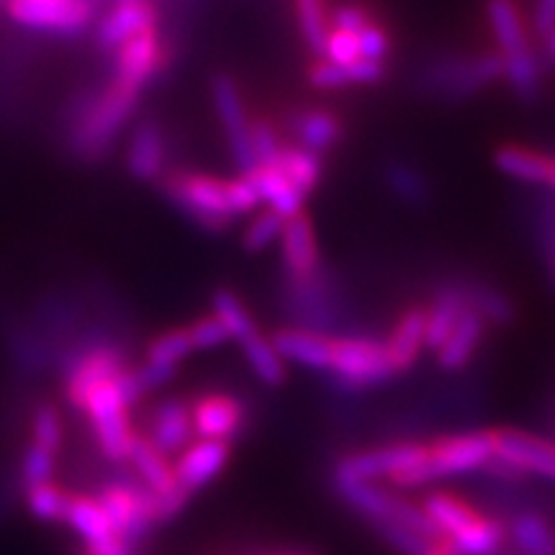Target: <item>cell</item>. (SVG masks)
I'll use <instances>...</instances> for the list:
<instances>
[{
    "label": "cell",
    "mask_w": 555,
    "mask_h": 555,
    "mask_svg": "<svg viewBox=\"0 0 555 555\" xmlns=\"http://www.w3.org/2000/svg\"><path fill=\"white\" fill-rule=\"evenodd\" d=\"M486 16H489L491 34H494L499 47V60H502L506 80L522 95H532L538 88V60L532 54L530 37L522 13H519L515 0H489L486 3Z\"/></svg>",
    "instance_id": "2"
},
{
    "label": "cell",
    "mask_w": 555,
    "mask_h": 555,
    "mask_svg": "<svg viewBox=\"0 0 555 555\" xmlns=\"http://www.w3.org/2000/svg\"><path fill=\"white\" fill-rule=\"evenodd\" d=\"M242 347V356H245L247 365L253 367V373L258 376L260 384L266 386H283L288 378L286 371V360L278 356V350L270 343V337L262 335L260 330H255L253 335H247L242 343H237Z\"/></svg>",
    "instance_id": "26"
},
{
    "label": "cell",
    "mask_w": 555,
    "mask_h": 555,
    "mask_svg": "<svg viewBox=\"0 0 555 555\" xmlns=\"http://www.w3.org/2000/svg\"><path fill=\"white\" fill-rule=\"evenodd\" d=\"M427 337V309H409L404 317L399 319L393 327L391 337H388V356H391L397 373H406L416 360H420L422 350H425Z\"/></svg>",
    "instance_id": "22"
},
{
    "label": "cell",
    "mask_w": 555,
    "mask_h": 555,
    "mask_svg": "<svg viewBox=\"0 0 555 555\" xmlns=\"http://www.w3.org/2000/svg\"><path fill=\"white\" fill-rule=\"evenodd\" d=\"M9 16L21 26L50 34H80L93 24V0H9Z\"/></svg>",
    "instance_id": "5"
},
{
    "label": "cell",
    "mask_w": 555,
    "mask_h": 555,
    "mask_svg": "<svg viewBox=\"0 0 555 555\" xmlns=\"http://www.w3.org/2000/svg\"><path fill=\"white\" fill-rule=\"evenodd\" d=\"M427 555H457V551L448 538H440L437 543H433V547H429Z\"/></svg>",
    "instance_id": "49"
},
{
    "label": "cell",
    "mask_w": 555,
    "mask_h": 555,
    "mask_svg": "<svg viewBox=\"0 0 555 555\" xmlns=\"http://www.w3.org/2000/svg\"><path fill=\"white\" fill-rule=\"evenodd\" d=\"M470 298V307L478 309L486 322H496L504 324L512 319V304L506 301L502 294L496 291H476V294H468Z\"/></svg>",
    "instance_id": "42"
},
{
    "label": "cell",
    "mask_w": 555,
    "mask_h": 555,
    "mask_svg": "<svg viewBox=\"0 0 555 555\" xmlns=\"http://www.w3.org/2000/svg\"><path fill=\"white\" fill-rule=\"evenodd\" d=\"M281 255L294 283H309L319 268V245L307 214L288 219L281 234Z\"/></svg>",
    "instance_id": "14"
},
{
    "label": "cell",
    "mask_w": 555,
    "mask_h": 555,
    "mask_svg": "<svg viewBox=\"0 0 555 555\" xmlns=\"http://www.w3.org/2000/svg\"><path fill=\"white\" fill-rule=\"evenodd\" d=\"M193 435L201 440H221L229 442L245 429V404L229 393H206L198 397L191 406Z\"/></svg>",
    "instance_id": "10"
},
{
    "label": "cell",
    "mask_w": 555,
    "mask_h": 555,
    "mask_svg": "<svg viewBox=\"0 0 555 555\" xmlns=\"http://www.w3.org/2000/svg\"><path fill=\"white\" fill-rule=\"evenodd\" d=\"M142 90L124 80H111L103 93L82 108L73 129V147L80 157H99L106 152L114 139L121 134L124 124L134 114Z\"/></svg>",
    "instance_id": "1"
},
{
    "label": "cell",
    "mask_w": 555,
    "mask_h": 555,
    "mask_svg": "<svg viewBox=\"0 0 555 555\" xmlns=\"http://www.w3.org/2000/svg\"><path fill=\"white\" fill-rule=\"evenodd\" d=\"M65 522L73 527L78 535L86 540V543H99V540L114 535L111 530L106 515L95 502V496H82V494H73L67 506V517Z\"/></svg>",
    "instance_id": "30"
},
{
    "label": "cell",
    "mask_w": 555,
    "mask_h": 555,
    "mask_svg": "<svg viewBox=\"0 0 555 555\" xmlns=\"http://www.w3.org/2000/svg\"><path fill=\"white\" fill-rule=\"evenodd\" d=\"M330 373L345 388H373L397 376L388 347L371 337H339L332 339Z\"/></svg>",
    "instance_id": "4"
},
{
    "label": "cell",
    "mask_w": 555,
    "mask_h": 555,
    "mask_svg": "<svg viewBox=\"0 0 555 555\" xmlns=\"http://www.w3.org/2000/svg\"><path fill=\"white\" fill-rule=\"evenodd\" d=\"M191 435H193L191 406L185 404L183 399H168L155 409L147 440L165 457L172 453H183V450L189 448Z\"/></svg>",
    "instance_id": "15"
},
{
    "label": "cell",
    "mask_w": 555,
    "mask_h": 555,
    "mask_svg": "<svg viewBox=\"0 0 555 555\" xmlns=\"http://www.w3.org/2000/svg\"><path fill=\"white\" fill-rule=\"evenodd\" d=\"M163 191L172 206H178L185 217L208 232H219L234 221L227 198V180L206 172L176 170L163 178Z\"/></svg>",
    "instance_id": "3"
},
{
    "label": "cell",
    "mask_w": 555,
    "mask_h": 555,
    "mask_svg": "<svg viewBox=\"0 0 555 555\" xmlns=\"http://www.w3.org/2000/svg\"><path fill=\"white\" fill-rule=\"evenodd\" d=\"M227 198H229V208H232L234 219L247 217V214H253L255 208L262 206L258 191H255V185L249 183L247 176L227 180Z\"/></svg>",
    "instance_id": "41"
},
{
    "label": "cell",
    "mask_w": 555,
    "mask_h": 555,
    "mask_svg": "<svg viewBox=\"0 0 555 555\" xmlns=\"http://www.w3.org/2000/svg\"><path fill=\"white\" fill-rule=\"evenodd\" d=\"M52 476H54V453L31 442L29 450L24 453V461H21V481H24L26 491L37 489L41 483H50Z\"/></svg>",
    "instance_id": "37"
},
{
    "label": "cell",
    "mask_w": 555,
    "mask_h": 555,
    "mask_svg": "<svg viewBox=\"0 0 555 555\" xmlns=\"http://www.w3.org/2000/svg\"><path fill=\"white\" fill-rule=\"evenodd\" d=\"M294 131L298 147L322 155L324 150L335 147L337 139L343 137V124L330 111H304L294 119Z\"/></svg>",
    "instance_id": "27"
},
{
    "label": "cell",
    "mask_w": 555,
    "mask_h": 555,
    "mask_svg": "<svg viewBox=\"0 0 555 555\" xmlns=\"http://www.w3.org/2000/svg\"><path fill=\"white\" fill-rule=\"evenodd\" d=\"M270 555H319V553H314V551H278Z\"/></svg>",
    "instance_id": "50"
},
{
    "label": "cell",
    "mask_w": 555,
    "mask_h": 555,
    "mask_svg": "<svg viewBox=\"0 0 555 555\" xmlns=\"http://www.w3.org/2000/svg\"><path fill=\"white\" fill-rule=\"evenodd\" d=\"M159 29L157 9L150 0H116L114 9L95 24V41L103 50H119L139 34Z\"/></svg>",
    "instance_id": "11"
},
{
    "label": "cell",
    "mask_w": 555,
    "mask_h": 555,
    "mask_svg": "<svg viewBox=\"0 0 555 555\" xmlns=\"http://www.w3.org/2000/svg\"><path fill=\"white\" fill-rule=\"evenodd\" d=\"M547 185L555 189V159H553V170H551V180H547Z\"/></svg>",
    "instance_id": "52"
},
{
    "label": "cell",
    "mask_w": 555,
    "mask_h": 555,
    "mask_svg": "<svg viewBox=\"0 0 555 555\" xmlns=\"http://www.w3.org/2000/svg\"><path fill=\"white\" fill-rule=\"evenodd\" d=\"M470 298L468 291L461 288H450L446 294H440L435 298L433 307L427 309V337H425V347L429 350H440L446 345V339L450 337V332L455 330L457 319L463 317V311L468 309Z\"/></svg>",
    "instance_id": "25"
},
{
    "label": "cell",
    "mask_w": 555,
    "mask_h": 555,
    "mask_svg": "<svg viewBox=\"0 0 555 555\" xmlns=\"http://www.w3.org/2000/svg\"><path fill=\"white\" fill-rule=\"evenodd\" d=\"M165 157L168 144L155 121H142L129 139L127 168L137 180H157L165 176Z\"/></svg>",
    "instance_id": "17"
},
{
    "label": "cell",
    "mask_w": 555,
    "mask_h": 555,
    "mask_svg": "<svg viewBox=\"0 0 555 555\" xmlns=\"http://www.w3.org/2000/svg\"><path fill=\"white\" fill-rule=\"evenodd\" d=\"M270 343L278 356L309 371H327L332 365V339L311 330H278Z\"/></svg>",
    "instance_id": "16"
},
{
    "label": "cell",
    "mask_w": 555,
    "mask_h": 555,
    "mask_svg": "<svg viewBox=\"0 0 555 555\" xmlns=\"http://www.w3.org/2000/svg\"><path fill=\"white\" fill-rule=\"evenodd\" d=\"M31 433H34V446L50 450V453L57 455L62 448V416L57 409L52 404L39 406L37 414H34Z\"/></svg>",
    "instance_id": "38"
},
{
    "label": "cell",
    "mask_w": 555,
    "mask_h": 555,
    "mask_svg": "<svg viewBox=\"0 0 555 555\" xmlns=\"http://www.w3.org/2000/svg\"><path fill=\"white\" fill-rule=\"evenodd\" d=\"M129 463L134 466L139 481L147 486L152 494L165 496L180 486L176 481V470H172L168 457L159 453L147 437H142L139 433L134 437V446H131Z\"/></svg>",
    "instance_id": "23"
},
{
    "label": "cell",
    "mask_w": 555,
    "mask_h": 555,
    "mask_svg": "<svg viewBox=\"0 0 555 555\" xmlns=\"http://www.w3.org/2000/svg\"><path fill=\"white\" fill-rule=\"evenodd\" d=\"M242 176H247L249 183L258 191L262 204H268L270 211H275L278 217L288 221L298 217V214H304V198L307 196L275 165H258V168L242 172Z\"/></svg>",
    "instance_id": "18"
},
{
    "label": "cell",
    "mask_w": 555,
    "mask_h": 555,
    "mask_svg": "<svg viewBox=\"0 0 555 555\" xmlns=\"http://www.w3.org/2000/svg\"><path fill=\"white\" fill-rule=\"evenodd\" d=\"M283 227H286V219L278 217L275 211H270L268 208V211L258 214V217L249 221L242 242H245V247L249 249V253H262V249L273 245V242H281Z\"/></svg>",
    "instance_id": "36"
},
{
    "label": "cell",
    "mask_w": 555,
    "mask_h": 555,
    "mask_svg": "<svg viewBox=\"0 0 555 555\" xmlns=\"http://www.w3.org/2000/svg\"><path fill=\"white\" fill-rule=\"evenodd\" d=\"M388 180H391L393 191L401 193V196L409 198V201H416L425 196V183H422L420 178L414 176L412 170L406 168H391V172H388Z\"/></svg>",
    "instance_id": "46"
},
{
    "label": "cell",
    "mask_w": 555,
    "mask_h": 555,
    "mask_svg": "<svg viewBox=\"0 0 555 555\" xmlns=\"http://www.w3.org/2000/svg\"><path fill=\"white\" fill-rule=\"evenodd\" d=\"M535 29L543 34V37H551L555 31V0H538Z\"/></svg>",
    "instance_id": "48"
},
{
    "label": "cell",
    "mask_w": 555,
    "mask_h": 555,
    "mask_svg": "<svg viewBox=\"0 0 555 555\" xmlns=\"http://www.w3.org/2000/svg\"><path fill=\"white\" fill-rule=\"evenodd\" d=\"M189 335H191L193 350H217V347L227 345L229 339H232L217 314L198 317L196 322L189 324Z\"/></svg>",
    "instance_id": "40"
},
{
    "label": "cell",
    "mask_w": 555,
    "mask_h": 555,
    "mask_svg": "<svg viewBox=\"0 0 555 555\" xmlns=\"http://www.w3.org/2000/svg\"><path fill=\"white\" fill-rule=\"evenodd\" d=\"M124 367H127V360H124L121 352L114 350V347H95V350H88L86 356L75 360V365L69 367L65 376V397L69 401V406H75L80 412L88 393L99 384H103V380L119 376Z\"/></svg>",
    "instance_id": "12"
},
{
    "label": "cell",
    "mask_w": 555,
    "mask_h": 555,
    "mask_svg": "<svg viewBox=\"0 0 555 555\" xmlns=\"http://www.w3.org/2000/svg\"><path fill=\"white\" fill-rule=\"evenodd\" d=\"M211 101L214 108H217L221 129L227 134L234 163L240 165L242 172L258 168V157H255L253 147V121H249L245 103H242L237 82L229 78V75H217L211 80Z\"/></svg>",
    "instance_id": "6"
},
{
    "label": "cell",
    "mask_w": 555,
    "mask_h": 555,
    "mask_svg": "<svg viewBox=\"0 0 555 555\" xmlns=\"http://www.w3.org/2000/svg\"><path fill=\"white\" fill-rule=\"evenodd\" d=\"M82 555H86V553H82Z\"/></svg>",
    "instance_id": "53"
},
{
    "label": "cell",
    "mask_w": 555,
    "mask_h": 555,
    "mask_svg": "<svg viewBox=\"0 0 555 555\" xmlns=\"http://www.w3.org/2000/svg\"><path fill=\"white\" fill-rule=\"evenodd\" d=\"M494 165L504 176L522 180V183H545L551 180L553 157L543 155V152L519 147V144H506L499 147L494 155Z\"/></svg>",
    "instance_id": "24"
},
{
    "label": "cell",
    "mask_w": 555,
    "mask_h": 555,
    "mask_svg": "<svg viewBox=\"0 0 555 555\" xmlns=\"http://www.w3.org/2000/svg\"><path fill=\"white\" fill-rule=\"evenodd\" d=\"M322 60L337 62V65H350V62L360 60L358 34L343 31V29H332L330 41H327V50H324Z\"/></svg>",
    "instance_id": "43"
},
{
    "label": "cell",
    "mask_w": 555,
    "mask_h": 555,
    "mask_svg": "<svg viewBox=\"0 0 555 555\" xmlns=\"http://www.w3.org/2000/svg\"><path fill=\"white\" fill-rule=\"evenodd\" d=\"M165 62H168V52H165L159 29L144 31L114 52V78L144 90L150 80L163 73Z\"/></svg>",
    "instance_id": "8"
},
{
    "label": "cell",
    "mask_w": 555,
    "mask_h": 555,
    "mask_svg": "<svg viewBox=\"0 0 555 555\" xmlns=\"http://www.w3.org/2000/svg\"><path fill=\"white\" fill-rule=\"evenodd\" d=\"M294 13L298 31H301L307 47L322 60L332 34V13L327 9V0H294Z\"/></svg>",
    "instance_id": "28"
},
{
    "label": "cell",
    "mask_w": 555,
    "mask_h": 555,
    "mask_svg": "<svg viewBox=\"0 0 555 555\" xmlns=\"http://www.w3.org/2000/svg\"><path fill=\"white\" fill-rule=\"evenodd\" d=\"M547 47H551V52L555 54V31L551 34V37H547Z\"/></svg>",
    "instance_id": "51"
},
{
    "label": "cell",
    "mask_w": 555,
    "mask_h": 555,
    "mask_svg": "<svg viewBox=\"0 0 555 555\" xmlns=\"http://www.w3.org/2000/svg\"><path fill=\"white\" fill-rule=\"evenodd\" d=\"M270 165H275L304 196H309L317 189L319 178H322V157L298 147V144H294V147H281L278 157Z\"/></svg>",
    "instance_id": "29"
},
{
    "label": "cell",
    "mask_w": 555,
    "mask_h": 555,
    "mask_svg": "<svg viewBox=\"0 0 555 555\" xmlns=\"http://www.w3.org/2000/svg\"><path fill=\"white\" fill-rule=\"evenodd\" d=\"M506 540V527L499 519L481 517L474 527L450 540L457 555H499Z\"/></svg>",
    "instance_id": "31"
},
{
    "label": "cell",
    "mask_w": 555,
    "mask_h": 555,
    "mask_svg": "<svg viewBox=\"0 0 555 555\" xmlns=\"http://www.w3.org/2000/svg\"><path fill=\"white\" fill-rule=\"evenodd\" d=\"M360 44V57L371 62H386L388 57V37L386 31L376 24H367L363 31L358 34Z\"/></svg>",
    "instance_id": "44"
},
{
    "label": "cell",
    "mask_w": 555,
    "mask_h": 555,
    "mask_svg": "<svg viewBox=\"0 0 555 555\" xmlns=\"http://www.w3.org/2000/svg\"><path fill=\"white\" fill-rule=\"evenodd\" d=\"M211 307H214V314L221 319V324H224L229 337H232L234 343H242V339L253 335L255 330H260L258 324H255V319L249 317L245 304L240 301V296L232 294L229 288H219L217 294H214Z\"/></svg>",
    "instance_id": "33"
},
{
    "label": "cell",
    "mask_w": 555,
    "mask_h": 555,
    "mask_svg": "<svg viewBox=\"0 0 555 555\" xmlns=\"http://www.w3.org/2000/svg\"><path fill=\"white\" fill-rule=\"evenodd\" d=\"M193 352V343L189 335V327H178L170 332H163L152 339L147 347V363L178 367Z\"/></svg>",
    "instance_id": "35"
},
{
    "label": "cell",
    "mask_w": 555,
    "mask_h": 555,
    "mask_svg": "<svg viewBox=\"0 0 555 555\" xmlns=\"http://www.w3.org/2000/svg\"><path fill=\"white\" fill-rule=\"evenodd\" d=\"M332 26L335 29H343V31H352V34H360L365 29L367 24H373L371 16L360 9V5H339V9L332 11Z\"/></svg>",
    "instance_id": "45"
},
{
    "label": "cell",
    "mask_w": 555,
    "mask_h": 555,
    "mask_svg": "<svg viewBox=\"0 0 555 555\" xmlns=\"http://www.w3.org/2000/svg\"><path fill=\"white\" fill-rule=\"evenodd\" d=\"M373 527H376L378 535L384 538L399 555H427L429 547H433V543H429L427 538L416 535V532H412L409 527L399 522H376Z\"/></svg>",
    "instance_id": "39"
},
{
    "label": "cell",
    "mask_w": 555,
    "mask_h": 555,
    "mask_svg": "<svg viewBox=\"0 0 555 555\" xmlns=\"http://www.w3.org/2000/svg\"><path fill=\"white\" fill-rule=\"evenodd\" d=\"M429 466L437 478L470 474V470L486 468L494 457V429H478L466 435H446L427 442Z\"/></svg>",
    "instance_id": "7"
},
{
    "label": "cell",
    "mask_w": 555,
    "mask_h": 555,
    "mask_svg": "<svg viewBox=\"0 0 555 555\" xmlns=\"http://www.w3.org/2000/svg\"><path fill=\"white\" fill-rule=\"evenodd\" d=\"M386 75V62L356 60L350 65H337L330 60H317L309 69V82L317 90H339L347 86H371Z\"/></svg>",
    "instance_id": "20"
},
{
    "label": "cell",
    "mask_w": 555,
    "mask_h": 555,
    "mask_svg": "<svg viewBox=\"0 0 555 555\" xmlns=\"http://www.w3.org/2000/svg\"><path fill=\"white\" fill-rule=\"evenodd\" d=\"M494 455L522 470L555 481V446L522 429H494Z\"/></svg>",
    "instance_id": "9"
},
{
    "label": "cell",
    "mask_w": 555,
    "mask_h": 555,
    "mask_svg": "<svg viewBox=\"0 0 555 555\" xmlns=\"http://www.w3.org/2000/svg\"><path fill=\"white\" fill-rule=\"evenodd\" d=\"M69 499H73V494H67L65 489H60L52 481L26 491V502H29L31 515L41 519V522H65Z\"/></svg>",
    "instance_id": "34"
},
{
    "label": "cell",
    "mask_w": 555,
    "mask_h": 555,
    "mask_svg": "<svg viewBox=\"0 0 555 555\" xmlns=\"http://www.w3.org/2000/svg\"><path fill=\"white\" fill-rule=\"evenodd\" d=\"M512 538H515L519 551L527 555H555L553 530L547 527L543 517L532 515V512L515 517V522H512Z\"/></svg>",
    "instance_id": "32"
},
{
    "label": "cell",
    "mask_w": 555,
    "mask_h": 555,
    "mask_svg": "<svg viewBox=\"0 0 555 555\" xmlns=\"http://www.w3.org/2000/svg\"><path fill=\"white\" fill-rule=\"evenodd\" d=\"M486 324L489 322L478 314V309L468 304V309L457 319L455 330L450 332L446 345L437 350V363H440L442 371H463L474 360L478 345H481L486 335Z\"/></svg>",
    "instance_id": "19"
},
{
    "label": "cell",
    "mask_w": 555,
    "mask_h": 555,
    "mask_svg": "<svg viewBox=\"0 0 555 555\" xmlns=\"http://www.w3.org/2000/svg\"><path fill=\"white\" fill-rule=\"evenodd\" d=\"M229 455H232L229 442H221V440L193 442V446H189L183 453H180L178 463L172 466V470H176V481L183 486L185 491L196 494L198 489H204V486L211 483L214 478L227 468Z\"/></svg>",
    "instance_id": "13"
},
{
    "label": "cell",
    "mask_w": 555,
    "mask_h": 555,
    "mask_svg": "<svg viewBox=\"0 0 555 555\" xmlns=\"http://www.w3.org/2000/svg\"><path fill=\"white\" fill-rule=\"evenodd\" d=\"M131 553H134V547H131L121 535H116V532L86 547V555H131Z\"/></svg>",
    "instance_id": "47"
},
{
    "label": "cell",
    "mask_w": 555,
    "mask_h": 555,
    "mask_svg": "<svg viewBox=\"0 0 555 555\" xmlns=\"http://www.w3.org/2000/svg\"><path fill=\"white\" fill-rule=\"evenodd\" d=\"M422 506L429 515V519L437 525V530L442 532V538L453 540L466 532L468 527H474L483 515L476 509L474 504H468L466 499L450 494V491H433L422 499Z\"/></svg>",
    "instance_id": "21"
}]
</instances>
